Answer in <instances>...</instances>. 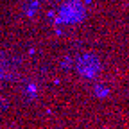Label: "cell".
Masks as SVG:
<instances>
[{
  "mask_svg": "<svg viewBox=\"0 0 129 129\" xmlns=\"http://www.w3.org/2000/svg\"><path fill=\"white\" fill-rule=\"evenodd\" d=\"M84 16H86V6L83 0H68L56 13V23L57 25H74V23L83 22Z\"/></svg>",
  "mask_w": 129,
  "mask_h": 129,
  "instance_id": "6da1fadb",
  "label": "cell"
},
{
  "mask_svg": "<svg viewBox=\"0 0 129 129\" xmlns=\"http://www.w3.org/2000/svg\"><path fill=\"white\" fill-rule=\"evenodd\" d=\"M99 68H101V63H99V59H97L95 56L86 54L83 57H79V61H77V70L83 74V75H86V77L97 75Z\"/></svg>",
  "mask_w": 129,
  "mask_h": 129,
  "instance_id": "7a4b0ae2",
  "label": "cell"
},
{
  "mask_svg": "<svg viewBox=\"0 0 129 129\" xmlns=\"http://www.w3.org/2000/svg\"><path fill=\"white\" fill-rule=\"evenodd\" d=\"M38 7H40V4L36 2V0H30V2H27V4L23 6V11H25L27 16H34V14L38 13Z\"/></svg>",
  "mask_w": 129,
  "mask_h": 129,
  "instance_id": "3957f363",
  "label": "cell"
}]
</instances>
